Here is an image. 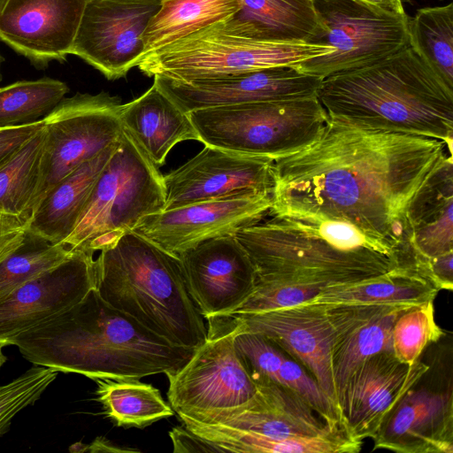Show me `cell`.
Here are the masks:
<instances>
[{
    "mask_svg": "<svg viewBox=\"0 0 453 453\" xmlns=\"http://www.w3.org/2000/svg\"><path fill=\"white\" fill-rule=\"evenodd\" d=\"M449 155L438 139L328 119L313 142L273 158L269 210L343 219L403 250L409 205Z\"/></svg>",
    "mask_w": 453,
    "mask_h": 453,
    "instance_id": "cell-1",
    "label": "cell"
},
{
    "mask_svg": "<svg viewBox=\"0 0 453 453\" xmlns=\"http://www.w3.org/2000/svg\"><path fill=\"white\" fill-rule=\"evenodd\" d=\"M267 214L269 219L235 234L253 265L256 284L326 288L374 278L416 261L412 254L343 219L295 210Z\"/></svg>",
    "mask_w": 453,
    "mask_h": 453,
    "instance_id": "cell-2",
    "label": "cell"
},
{
    "mask_svg": "<svg viewBox=\"0 0 453 453\" xmlns=\"http://www.w3.org/2000/svg\"><path fill=\"white\" fill-rule=\"evenodd\" d=\"M11 345L35 365L93 380L176 372L196 349L157 335L107 303L96 288L65 312L18 335Z\"/></svg>",
    "mask_w": 453,
    "mask_h": 453,
    "instance_id": "cell-3",
    "label": "cell"
},
{
    "mask_svg": "<svg viewBox=\"0 0 453 453\" xmlns=\"http://www.w3.org/2000/svg\"><path fill=\"white\" fill-rule=\"evenodd\" d=\"M317 97L328 119L434 138L452 148L453 88L409 44L377 62L323 79Z\"/></svg>",
    "mask_w": 453,
    "mask_h": 453,
    "instance_id": "cell-4",
    "label": "cell"
},
{
    "mask_svg": "<svg viewBox=\"0 0 453 453\" xmlns=\"http://www.w3.org/2000/svg\"><path fill=\"white\" fill-rule=\"evenodd\" d=\"M96 289L111 306L171 343L196 349L207 336L178 257L134 231L100 250Z\"/></svg>",
    "mask_w": 453,
    "mask_h": 453,
    "instance_id": "cell-5",
    "label": "cell"
},
{
    "mask_svg": "<svg viewBox=\"0 0 453 453\" xmlns=\"http://www.w3.org/2000/svg\"><path fill=\"white\" fill-rule=\"evenodd\" d=\"M165 207L163 175L123 131L76 226L63 243L72 250L94 254L113 245L142 218Z\"/></svg>",
    "mask_w": 453,
    "mask_h": 453,
    "instance_id": "cell-6",
    "label": "cell"
},
{
    "mask_svg": "<svg viewBox=\"0 0 453 453\" xmlns=\"http://www.w3.org/2000/svg\"><path fill=\"white\" fill-rule=\"evenodd\" d=\"M188 115L204 146L271 158L305 147L328 120L317 96L221 105Z\"/></svg>",
    "mask_w": 453,
    "mask_h": 453,
    "instance_id": "cell-7",
    "label": "cell"
},
{
    "mask_svg": "<svg viewBox=\"0 0 453 453\" xmlns=\"http://www.w3.org/2000/svg\"><path fill=\"white\" fill-rule=\"evenodd\" d=\"M331 52L329 46L306 42H265L238 37L212 25L146 54L137 66L149 77L190 81L294 66Z\"/></svg>",
    "mask_w": 453,
    "mask_h": 453,
    "instance_id": "cell-8",
    "label": "cell"
},
{
    "mask_svg": "<svg viewBox=\"0 0 453 453\" xmlns=\"http://www.w3.org/2000/svg\"><path fill=\"white\" fill-rule=\"evenodd\" d=\"M206 320L204 342L181 368L165 374L168 401L180 418L209 419L246 405L257 391L235 347V317L216 316Z\"/></svg>",
    "mask_w": 453,
    "mask_h": 453,
    "instance_id": "cell-9",
    "label": "cell"
},
{
    "mask_svg": "<svg viewBox=\"0 0 453 453\" xmlns=\"http://www.w3.org/2000/svg\"><path fill=\"white\" fill-rule=\"evenodd\" d=\"M321 25L310 42L332 48L327 55L293 67L325 79L359 68L397 52L408 45L407 14L392 15L356 0H314Z\"/></svg>",
    "mask_w": 453,
    "mask_h": 453,
    "instance_id": "cell-10",
    "label": "cell"
},
{
    "mask_svg": "<svg viewBox=\"0 0 453 453\" xmlns=\"http://www.w3.org/2000/svg\"><path fill=\"white\" fill-rule=\"evenodd\" d=\"M255 382L257 394L246 405L203 421L180 418L183 426L211 452H242L244 445L256 438L315 436L342 423L326 422L284 386Z\"/></svg>",
    "mask_w": 453,
    "mask_h": 453,
    "instance_id": "cell-11",
    "label": "cell"
},
{
    "mask_svg": "<svg viewBox=\"0 0 453 453\" xmlns=\"http://www.w3.org/2000/svg\"><path fill=\"white\" fill-rule=\"evenodd\" d=\"M121 104L119 96L105 91L76 93L42 119L48 167L41 200L60 180L119 141Z\"/></svg>",
    "mask_w": 453,
    "mask_h": 453,
    "instance_id": "cell-12",
    "label": "cell"
},
{
    "mask_svg": "<svg viewBox=\"0 0 453 453\" xmlns=\"http://www.w3.org/2000/svg\"><path fill=\"white\" fill-rule=\"evenodd\" d=\"M271 204V192L247 190L148 215L133 231L178 257L205 241L235 235L261 220Z\"/></svg>",
    "mask_w": 453,
    "mask_h": 453,
    "instance_id": "cell-13",
    "label": "cell"
},
{
    "mask_svg": "<svg viewBox=\"0 0 453 453\" xmlns=\"http://www.w3.org/2000/svg\"><path fill=\"white\" fill-rule=\"evenodd\" d=\"M161 0H89L71 54L107 80L125 77L144 54L142 36Z\"/></svg>",
    "mask_w": 453,
    "mask_h": 453,
    "instance_id": "cell-14",
    "label": "cell"
},
{
    "mask_svg": "<svg viewBox=\"0 0 453 453\" xmlns=\"http://www.w3.org/2000/svg\"><path fill=\"white\" fill-rule=\"evenodd\" d=\"M92 253L74 250L58 265L0 299V346L68 311L96 288Z\"/></svg>",
    "mask_w": 453,
    "mask_h": 453,
    "instance_id": "cell-15",
    "label": "cell"
},
{
    "mask_svg": "<svg viewBox=\"0 0 453 453\" xmlns=\"http://www.w3.org/2000/svg\"><path fill=\"white\" fill-rule=\"evenodd\" d=\"M178 257L188 292L204 319L234 314L254 290L253 265L235 235L205 241Z\"/></svg>",
    "mask_w": 453,
    "mask_h": 453,
    "instance_id": "cell-16",
    "label": "cell"
},
{
    "mask_svg": "<svg viewBox=\"0 0 453 453\" xmlns=\"http://www.w3.org/2000/svg\"><path fill=\"white\" fill-rule=\"evenodd\" d=\"M153 83L184 112L221 105L316 96L322 79L293 66L177 81L154 76Z\"/></svg>",
    "mask_w": 453,
    "mask_h": 453,
    "instance_id": "cell-17",
    "label": "cell"
},
{
    "mask_svg": "<svg viewBox=\"0 0 453 453\" xmlns=\"http://www.w3.org/2000/svg\"><path fill=\"white\" fill-rule=\"evenodd\" d=\"M419 359L400 362L393 351L363 361L346 381L339 400L342 423L359 441L372 439L400 399L428 372Z\"/></svg>",
    "mask_w": 453,
    "mask_h": 453,
    "instance_id": "cell-18",
    "label": "cell"
},
{
    "mask_svg": "<svg viewBox=\"0 0 453 453\" xmlns=\"http://www.w3.org/2000/svg\"><path fill=\"white\" fill-rule=\"evenodd\" d=\"M89 0H0V41L39 68L71 54Z\"/></svg>",
    "mask_w": 453,
    "mask_h": 453,
    "instance_id": "cell-19",
    "label": "cell"
},
{
    "mask_svg": "<svg viewBox=\"0 0 453 453\" xmlns=\"http://www.w3.org/2000/svg\"><path fill=\"white\" fill-rule=\"evenodd\" d=\"M232 315L242 330L265 336L299 361L338 408L332 366L334 334L324 304L305 302L269 311Z\"/></svg>",
    "mask_w": 453,
    "mask_h": 453,
    "instance_id": "cell-20",
    "label": "cell"
},
{
    "mask_svg": "<svg viewBox=\"0 0 453 453\" xmlns=\"http://www.w3.org/2000/svg\"><path fill=\"white\" fill-rule=\"evenodd\" d=\"M273 158L204 146L195 157L163 176L165 207L223 197L247 190L272 193Z\"/></svg>",
    "mask_w": 453,
    "mask_h": 453,
    "instance_id": "cell-21",
    "label": "cell"
},
{
    "mask_svg": "<svg viewBox=\"0 0 453 453\" xmlns=\"http://www.w3.org/2000/svg\"><path fill=\"white\" fill-rule=\"evenodd\" d=\"M374 449L398 453L453 452L451 382L434 388H411L372 439Z\"/></svg>",
    "mask_w": 453,
    "mask_h": 453,
    "instance_id": "cell-22",
    "label": "cell"
},
{
    "mask_svg": "<svg viewBox=\"0 0 453 453\" xmlns=\"http://www.w3.org/2000/svg\"><path fill=\"white\" fill-rule=\"evenodd\" d=\"M324 305L334 334L332 366L339 408L341 394L350 374L370 357L392 351V329L395 319L415 306L368 303Z\"/></svg>",
    "mask_w": 453,
    "mask_h": 453,
    "instance_id": "cell-23",
    "label": "cell"
},
{
    "mask_svg": "<svg viewBox=\"0 0 453 453\" xmlns=\"http://www.w3.org/2000/svg\"><path fill=\"white\" fill-rule=\"evenodd\" d=\"M119 117L123 131L157 167L164 165L170 150L177 143L199 142L188 113L154 83L137 98L122 104Z\"/></svg>",
    "mask_w": 453,
    "mask_h": 453,
    "instance_id": "cell-24",
    "label": "cell"
},
{
    "mask_svg": "<svg viewBox=\"0 0 453 453\" xmlns=\"http://www.w3.org/2000/svg\"><path fill=\"white\" fill-rule=\"evenodd\" d=\"M241 9L214 24L220 31L265 42H310L321 31L314 0H241Z\"/></svg>",
    "mask_w": 453,
    "mask_h": 453,
    "instance_id": "cell-25",
    "label": "cell"
},
{
    "mask_svg": "<svg viewBox=\"0 0 453 453\" xmlns=\"http://www.w3.org/2000/svg\"><path fill=\"white\" fill-rule=\"evenodd\" d=\"M408 237L425 261L453 251V164L449 155L411 201L406 213Z\"/></svg>",
    "mask_w": 453,
    "mask_h": 453,
    "instance_id": "cell-26",
    "label": "cell"
},
{
    "mask_svg": "<svg viewBox=\"0 0 453 453\" xmlns=\"http://www.w3.org/2000/svg\"><path fill=\"white\" fill-rule=\"evenodd\" d=\"M118 142L81 164L46 193L27 222L28 234L52 244L64 242L76 226Z\"/></svg>",
    "mask_w": 453,
    "mask_h": 453,
    "instance_id": "cell-27",
    "label": "cell"
},
{
    "mask_svg": "<svg viewBox=\"0 0 453 453\" xmlns=\"http://www.w3.org/2000/svg\"><path fill=\"white\" fill-rule=\"evenodd\" d=\"M439 291L425 262L418 260L402 264L374 278L326 287L308 302L418 306L434 301Z\"/></svg>",
    "mask_w": 453,
    "mask_h": 453,
    "instance_id": "cell-28",
    "label": "cell"
},
{
    "mask_svg": "<svg viewBox=\"0 0 453 453\" xmlns=\"http://www.w3.org/2000/svg\"><path fill=\"white\" fill-rule=\"evenodd\" d=\"M47 167L42 127L0 166V212L28 222L42 198Z\"/></svg>",
    "mask_w": 453,
    "mask_h": 453,
    "instance_id": "cell-29",
    "label": "cell"
},
{
    "mask_svg": "<svg viewBox=\"0 0 453 453\" xmlns=\"http://www.w3.org/2000/svg\"><path fill=\"white\" fill-rule=\"evenodd\" d=\"M241 6V0H162L144 31L143 56L226 19Z\"/></svg>",
    "mask_w": 453,
    "mask_h": 453,
    "instance_id": "cell-30",
    "label": "cell"
},
{
    "mask_svg": "<svg viewBox=\"0 0 453 453\" xmlns=\"http://www.w3.org/2000/svg\"><path fill=\"white\" fill-rule=\"evenodd\" d=\"M97 400L119 426L143 427L174 414L159 390L139 379H96Z\"/></svg>",
    "mask_w": 453,
    "mask_h": 453,
    "instance_id": "cell-31",
    "label": "cell"
},
{
    "mask_svg": "<svg viewBox=\"0 0 453 453\" xmlns=\"http://www.w3.org/2000/svg\"><path fill=\"white\" fill-rule=\"evenodd\" d=\"M408 44L453 88V4L418 9L408 20Z\"/></svg>",
    "mask_w": 453,
    "mask_h": 453,
    "instance_id": "cell-32",
    "label": "cell"
},
{
    "mask_svg": "<svg viewBox=\"0 0 453 453\" xmlns=\"http://www.w3.org/2000/svg\"><path fill=\"white\" fill-rule=\"evenodd\" d=\"M69 92L64 81L44 77L0 88V127L38 120Z\"/></svg>",
    "mask_w": 453,
    "mask_h": 453,
    "instance_id": "cell-33",
    "label": "cell"
},
{
    "mask_svg": "<svg viewBox=\"0 0 453 453\" xmlns=\"http://www.w3.org/2000/svg\"><path fill=\"white\" fill-rule=\"evenodd\" d=\"M74 250L30 234L24 244L0 263V299L34 277L58 265Z\"/></svg>",
    "mask_w": 453,
    "mask_h": 453,
    "instance_id": "cell-34",
    "label": "cell"
},
{
    "mask_svg": "<svg viewBox=\"0 0 453 453\" xmlns=\"http://www.w3.org/2000/svg\"><path fill=\"white\" fill-rule=\"evenodd\" d=\"M443 334L434 319V301H430L398 316L392 329V351L400 362L413 364Z\"/></svg>",
    "mask_w": 453,
    "mask_h": 453,
    "instance_id": "cell-35",
    "label": "cell"
},
{
    "mask_svg": "<svg viewBox=\"0 0 453 453\" xmlns=\"http://www.w3.org/2000/svg\"><path fill=\"white\" fill-rule=\"evenodd\" d=\"M58 372L36 365L5 385H0V436L5 434L14 416L34 404L56 380Z\"/></svg>",
    "mask_w": 453,
    "mask_h": 453,
    "instance_id": "cell-36",
    "label": "cell"
},
{
    "mask_svg": "<svg viewBox=\"0 0 453 453\" xmlns=\"http://www.w3.org/2000/svg\"><path fill=\"white\" fill-rule=\"evenodd\" d=\"M234 342L254 381L280 385L279 372L286 352L265 336L242 330L239 322Z\"/></svg>",
    "mask_w": 453,
    "mask_h": 453,
    "instance_id": "cell-37",
    "label": "cell"
},
{
    "mask_svg": "<svg viewBox=\"0 0 453 453\" xmlns=\"http://www.w3.org/2000/svg\"><path fill=\"white\" fill-rule=\"evenodd\" d=\"M280 383L303 399L328 423L341 421L340 412L313 376L287 353L280 368ZM342 422V421H341Z\"/></svg>",
    "mask_w": 453,
    "mask_h": 453,
    "instance_id": "cell-38",
    "label": "cell"
},
{
    "mask_svg": "<svg viewBox=\"0 0 453 453\" xmlns=\"http://www.w3.org/2000/svg\"><path fill=\"white\" fill-rule=\"evenodd\" d=\"M324 288L316 285L256 284L251 295L234 314L294 306L312 300Z\"/></svg>",
    "mask_w": 453,
    "mask_h": 453,
    "instance_id": "cell-39",
    "label": "cell"
},
{
    "mask_svg": "<svg viewBox=\"0 0 453 453\" xmlns=\"http://www.w3.org/2000/svg\"><path fill=\"white\" fill-rule=\"evenodd\" d=\"M27 234L25 219L0 212V263L24 244Z\"/></svg>",
    "mask_w": 453,
    "mask_h": 453,
    "instance_id": "cell-40",
    "label": "cell"
},
{
    "mask_svg": "<svg viewBox=\"0 0 453 453\" xmlns=\"http://www.w3.org/2000/svg\"><path fill=\"white\" fill-rule=\"evenodd\" d=\"M43 127L42 119L0 127V166Z\"/></svg>",
    "mask_w": 453,
    "mask_h": 453,
    "instance_id": "cell-41",
    "label": "cell"
},
{
    "mask_svg": "<svg viewBox=\"0 0 453 453\" xmlns=\"http://www.w3.org/2000/svg\"><path fill=\"white\" fill-rule=\"evenodd\" d=\"M426 271L437 286L441 289H453V251L425 260Z\"/></svg>",
    "mask_w": 453,
    "mask_h": 453,
    "instance_id": "cell-42",
    "label": "cell"
},
{
    "mask_svg": "<svg viewBox=\"0 0 453 453\" xmlns=\"http://www.w3.org/2000/svg\"><path fill=\"white\" fill-rule=\"evenodd\" d=\"M169 434L174 446V452H181L182 448L186 446H191L192 451L211 452L207 445L193 435L184 426L174 427Z\"/></svg>",
    "mask_w": 453,
    "mask_h": 453,
    "instance_id": "cell-43",
    "label": "cell"
},
{
    "mask_svg": "<svg viewBox=\"0 0 453 453\" xmlns=\"http://www.w3.org/2000/svg\"><path fill=\"white\" fill-rule=\"evenodd\" d=\"M374 10L383 12L392 15L406 14L403 2L411 0H356Z\"/></svg>",
    "mask_w": 453,
    "mask_h": 453,
    "instance_id": "cell-44",
    "label": "cell"
},
{
    "mask_svg": "<svg viewBox=\"0 0 453 453\" xmlns=\"http://www.w3.org/2000/svg\"><path fill=\"white\" fill-rule=\"evenodd\" d=\"M5 361H6V357L4 355V353L2 351V347L0 346V368L4 364Z\"/></svg>",
    "mask_w": 453,
    "mask_h": 453,
    "instance_id": "cell-45",
    "label": "cell"
},
{
    "mask_svg": "<svg viewBox=\"0 0 453 453\" xmlns=\"http://www.w3.org/2000/svg\"><path fill=\"white\" fill-rule=\"evenodd\" d=\"M4 61L2 55L0 54V81H2L1 65Z\"/></svg>",
    "mask_w": 453,
    "mask_h": 453,
    "instance_id": "cell-46",
    "label": "cell"
},
{
    "mask_svg": "<svg viewBox=\"0 0 453 453\" xmlns=\"http://www.w3.org/2000/svg\"><path fill=\"white\" fill-rule=\"evenodd\" d=\"M162 1V0H161Z\"/></svg>",
    "mask_w": 453,
    "mask_h": 453,
    "instance_id": "cell-47",
    "label": "cell"
}]
</instances>
